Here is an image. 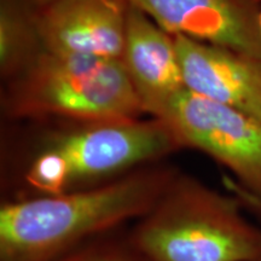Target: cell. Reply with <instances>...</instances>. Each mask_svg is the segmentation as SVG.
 <instances>
[{
	"mask_svg": "<svg viewBox=\"0 0 261 261\" xmlns=\"http://www.w3.org/2000/svg\"><path fill=\"white\" fill-rule=\"evenodd\" d=\"M178 172L144 166L113 180L0 207V261H57L156 204Z\"/></svg>",
	"mask_w": 261,
	"mask_h": 261,
	"instance_id": "1",
	"label": "cell"
},
{
	"mask_svg": "<svg viewBox=\"0 0 261 261\" xmlns=\"http://www.w3.org/2000/svg\"><path fill=\"white\" fill-rule=\"evenodd\" d=\"M244 212L230 192L178 173L127 236L149 261H261V227Z\"/></svg>",
	"mask_w": 261,
	"mask_h": 261,
	"instance_id": "2",
	"label": "cell"
},
{
	"mask_svg": "<svg viewBox=\"0 0 261 261\" xmlns=\"http://www.w3.org/2000/svg\"><path fill=\"white\" fill-rule=\"evenodd\" d=\"M14 79L6 107L16 116L60 115L94 123L136 120L144 113L121 60L42 50Z\"/></svg>",
	"mask_w": 261,
	"mask_h": 261,
	"instance_id": "3",
	"label": "cell"
},
{
	"mask_svg": "<svg viewBox=\"0 0 261 261\" xmlns=\"http://www.w3.org/2000/svg\"><path fill=\"white\" fill-rule=\"evenodd\" d=\"M60 154L69 174V192L97 187L181 149L167 123L120 120L51 137L44 146Z\"/></svg>",
	"mask_w": 261,
	"mask_h": 261,
	"instance_id": "4",
	"label": "cell"
},
{
	"mask_svg": "<svg viewBox=\"0 0 261 261\" xmlns=\"http://www.w3.org/2000/svg\"><path fill=\"white\" fill-rule=\"evenodd\" d=\"M181 148L197 149L261 198V119L182 90L161 119Z\"/></svg>",
	"mask_w": 261,
	"mask_h": 261,
	"instance_id": "5",
	"label": "cell"
},
{
	"mask_svg": "<svg viewBox=\"0 0 261 261\" xmlns=\"http://www.w3.org/2000/svg\"><path fill=\"white\" fill-rule=\"evenodd\" d=\"M172 35L261 58L257 0H127Z\"/></svg>",
	"mask_w": 261,
	"mask_h": 261,
	"instance_id": "6",
	"label": "cell"
},
{
	"mask_svg": "<svg viewBox=\"0 0 261 261\" xmlns=\"http://www.w3.org/2000/svg\"><path fill=\"white\" fill-rule=\"evenodd\" d=\"M128 6L127 0H57L45 6L34 17L42 50L121 60Z\"/></svg>",
	"mask_w": 261,
	"mask_h": 261,
	"instance_id": "7",
	"label": "cell"
},
{
	"mask_svg": "<svg viewBox=\"0 0 261 261\" xmlns=\"http://www.w3.org/2000/svg\"><path fill=\"white\" fill-rule=\"evenodd\" d=\"M121 61L143 110L155 119L187 89L174 35L130 4Z\"/></svg>",
	"mask_w": 261,
	"mask_h": 261,
	"instance_id": "8",
	"label": "cell"
},
{
	"mask_svg": "<svg viewBox=\"0 0 261 261\" xmlns=\"http://www.w3.org/2000/svg\"><path fill=\"white\" fill-rule=\"evenodd\" d=\"M185 87L261 119V58L174 35Z\"/></svg>",
	"mask_w": 261,
	"mask_h": 261,
	"instance_id": "9",
	"label": "cell"
},
{
	"mask_svg": "<svg viewBox=\"0 0 261 261\" xmlns=\"http://www.w3.org/2000/svg\"><path fill=\"white\" fill-rule=\"evenodd\" d=\"M42 51L34 17L15 3L3 0L0 9V69L6 77L23 71Z\"/></svg>",
	"mask_w": 261,
	"mask_h": 261,
	"instance_id": "10",
	"label": "cell"
},
{
	"mask_svg": "<svg viewBox=\"0 0 261 261\" xmlns=\"http://www.w3.org/2000/svg\"><path fill=\"white\" fill-rule=\"evenodd\" d=\"M109 233L89 241L57 261H149L127 234L121 238Z\"/></svg>",
	"mask_w": 261,
	"mask_h": 261,
	"instance_id": "11",
	"label": "cell"
},
{
	"mask_svg": "<svg viewBox=\"0 0 261 261\" xmlns=\"http://www.w3.org/2000/svg\"><path fill=\"white\" fill-rule=\"evenodd\" d=\"M223 184L225 190L230 192L231 195H233L234 197L241 202V204L243 205L246 212H248L250 215H253L254 218H256V219L261 223V198L252 194L250 191H248L247 189L241 187V185L228 174L223 175Z\"/></svg>",
	"mask_w": 261,
	"mask_h": 261,
	"instance_id": "12",
	"label": "cell"
},
{
	"mask_svg": "<svg viewBox=\"0 0 261 261\" xmlns=\"http://www.w3.org/2000/svg\"><path fill=\"white\" fill-rule=\"evenodd\" d=\"M32 2L37 3V4H39V5H42L45 8V6H47V5L52 4V3L57 2V0H32Z\"/></svg>",
	"mask_w": 261,
	"mask_h": 261,
	"instance_id": "13",
	"label": "cell"
},
{
	"mask_svg": "<svg viewBox=\"0 0 261 261\" xmlns=\"http://www.w3.org/2000/svg\"><path fill=\"white\" fill-rule=\"evenodd\" d=\"M261 2V0H260ZM259 25H260V31H261V4L259 6Z\"/></svg>",
	"mask_w": 261,
	"mask_h": 261,
	"instance_id": "14",
	"label": "cell"
}]
</instances>
